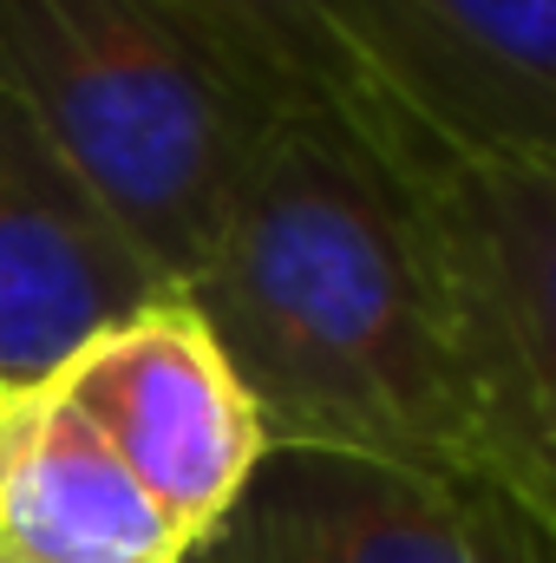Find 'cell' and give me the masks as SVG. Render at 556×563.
Returning a JSON list of instances; mask_svg holds the SVG:
<instances>
[{
  "mask_svg": "<svg viewBox=\"0 0 556 563\" xmlns=\"http://www.w3.org/2000/svg\"><path fill=\"white\" fill-rule=\"evenodd\" d=\"M184 301L216 334L269 445L360 452L518 505L458 288L407 177L367 132L276 119L243 157Z\"/></svg>",
  "mask_w": 556,
  "mask_h": 563,
  "instance_id": "cell-1",
  "label": "cell"
},
{
  "mask_svg": "<svg viewBox=\"0 0 556 563\" xmlns=\"http://www.w3.org/2000/svg\"><path fill=\"white\" fill-rule=\"evenodd\" d=\"M0 92L73 157L177 295L263 119L151 0H0Z\"/></svg>",
  "mask_w": 556,
  "mask_h": 563,
  "instance_id": "cell-2",
  "label": "cell"
},
{
  "mask_svg": "<svg viewBox=\"0 0 556 563\" xmlns=\"http://www.w3.org/2000/svg\"><path fill=\"white\" fill-rule=\"evenodd\" d=\"M380 151L407 177L458 288L511 492L556 544V170L458 151L400 106L380 119Z\"/></svg>",
  "mask_w": 556,
  "mask_h": 563,
  "instance_id": "cell-3",
  "label": "cell"
},
{
  "mask_svg": "<svg viewBox=\"0 0 556 563\" xmlns=\"http://www.w3.org/2000/svg\"><path fill=\"white\" fill-rule=\"evenodd\" d=\"M184 563H556L498 492L327 445H269Z\"/></svg>",
  "mask_w": 556,
  "mask_h": 563,
  "instance_id": "cell-4",
  "label": "cell"
},
{
  "mask_svg": "<svg viewBox=\"0 0 556 563\" xmlns=\"http://www.w3.org/2000/svg\"><path fill=\"white\" fill-rule=\"evenodd\" d=\"M53 387L125 459L184 544H197L230 511L269 452L243 380L184 295H164L105 328L53 374Z\"/></svg>",
  "mask_w": 556,
  "mask_h": 563,
  "instance_id": "cell-5",
  "label": "cell"
},
{
  "mask_svg": "<svg viewBox=\"0 0 556 563\" xmlns=\"http://www.w3.org/2000/svg\"><path fill=\"white\" fill-rule=\"evenodd\" d=\"M177 295L125 223L0 92V394L53 380L79 347Z\"/></svg>",
  "mask_w": 556,
  "mask_h": 563,
  "instance_id": "cell-6",
  "label": "cell"
},
{
  "mask_svg": "<svg viewBox=\"0 0 556 563\" xmlns=\"http://www.w3.org/2000/svg\"><path fill=\"white\" fill-rule=\"evenodd\" d=\"M327 13L425 132L556 170V0H327Z\"/></svg>",
  "mask_w": 556,
  "mask_h": 563,
  "instance_id": "cell-7",
  "label": "cell"
},
{
  "mask_svg": "<svg viewBox=\"0 0 556 563\" xmlns=\"http://www.w3.org/2000/svg\"><path fill=\"white\" fill-rule=\"evenodd\" d=\"M190 544L53 387L0 394V563H184Z\"/></svg>",
  "mask_w": 556,
  "mask_h": 563,
  "instance_id": "cell-8",
  "label": "cell"
},
{
  "mask_svg": "<svg viewBox=\"0 0 556 563\" xmlns=\"http://www.w3.org/2000/svg\"><path fill=\"white\" fill-rule=\"evenodd\" d=\"M263 119H341L380 144L387 92L341 40L327 0H151Z\"/></svg>",
  "mask_w": 556,
  "mask_h": 563,
  "instance_id": "cell-9",
  "label": "cell"
}]
</instances>
